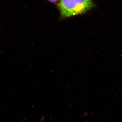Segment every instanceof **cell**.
<instances>
[{
	"label": "cell",
	"instance_id": "2",
	"mask_svg": "<svg viewBox=\"0 0 122 122\" xmlns=\"http://www.w3.org/2000/svg\"><path fill=\"white\" fill-rule=\"evenodd\" d=\"M48 0L49 1L51 2H56V1L58 0Z\"/></svg>",
	"mask_w": 122,
	"mask_h": 122
},
{
	"label": "cell",
	"instance_id": "1",
	"mask_svg": "<svg viewBox=\"0 0 122 122\" xmlns=\"http://www.w3.org/2000/svg\"><path fill=\"white\" fill-rule=\"evenodd\" d=\"M93 6L92 0H61L58 4L61 16L63 17L85 13Z\"/></svg>",
	"mask_w": 122,
	"mask_h": 122
}]
</instances>
